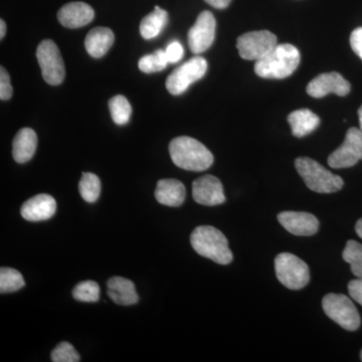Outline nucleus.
<instances>
[{
	"mask_svg": "<svg viewBox=\"0 0 362 362\" xmlns=\"http://www.w3.org/2000/svg\"><path fill=\"white\" fill-rule=\"evenodd\" d=\"M277 45V37L269 30L246 33L237 40L240 56L247 61L258 62L265 58Z\"/></svg>",
	"mask_w": 362,
	"mask_h": 362,
	"instance_id": "obj_9",
	"label": "nucleus"
},
{
	"mask_svg": "<svg viewBox=\"0 0 362 362\" xmlns=\"http://www.w3.org/2000/svg\"><path fill=\"white\" fill-rule=\"evenodd\" d=\"M6 33V25L4 20L0 21V39L4 40Z\"/></svg>",
	"mask_w": 362,
	"mask_h": 362,
	"instance_id": "obj_35",
	"label": "nucleus"
},
{
	"mask_svg": "<svg viewBox=\"0 0 362 362\" xmlns=\"http://www.w3.org/2000/svg\"><path fill=\"white\" fill-rule=\"evenodd\" d=\"M358 118H359V129L362 131V106L358 110Z\"/></svg>",
	"mask_w": 362,
	"mask_h": 362,
	"instance_id": "obj_37",
	"label": "nucleus"
},
{
	"mask_svg": "<svg viewBox=\"0 0 362 362\" xmlns=\"http://www.w3.org/2000/svg\"><path fill=\"white\" fill-rule=\"evenodd\" d=\"M350 45L352 51L362 59V28H356L350 35Z\"/></svg>",
	"mask_w": 362,
	"mask_h": 362,
	"instance_id": "obj_33",
	"label": "nucleus"
},
{
	"mask_svg": "<svg viewBox=\"0 0 362 362\" xmlns=\"http://www.w3.org/2000/svg\"><path fill=\"white\" fill-rule=\"evenodd\" d=\"M342 258L349 264L352 274L357 278H362V245L356 240H349L342 252Z\"/></svg>",
	"mask_w": 362,
	"mask_h": 362,
	"instance_id": "obj_24",
	"label": "nucleus"
},
{
	"mask_svg": "<svg viewBox=\"0 0 362 362\" xmlns=\"http://www.w3.org/2000/svg\"><path fill=\"white\" fill-rule=\"evenodd\" d=\"M25 284L23 275L16 269H0V292L2 294L18 291Z\"/></svg>",
	"mask_w": 362,
	"mask_h": 362,
	"instance_id": "obj_27",
	"label": "nucleus"
},
{
	"mask_svg": "<svg viewBox=\"0 0 362 362\" xmlns=\"http://www.w3.org/2000/svg\"><path fill=\"white\" fill-rule=\"evenodd\" d=\"M13 86L11 84V77L4 66L0 68V99L2 101L11 99L13 96Z\"/></svg>",
	"mask_w": 362,
	"mask_h": 362,
	"instance_id": "obj_30",
	"label": "nucleus"
},
{
	"mask_svg": "<svg viewBox=\"0 0 362 362\" xmlns=\"http://www.w3.org/2000/svg\"><path fill=\"white\" fill-rule=\"evenodd\" d=\"M351 86L349 81L345 80L340 74L325 73L317 76L307 86L309 96L320 99L329 94H335L339 97H345L349 94Z\"/></svg>",
	"mask_w": 362,
	"mask_h": 362,
	"instance_id": "obj_12",
	"label": "nucleus"
},
{
	"mask_svg": "<svg viewBox=\"0 0 362 362\" xmlns=\"http://www.w3.org/2000/svg\"><path fill=\"white\" fill-rule=\"evenodd\" d=\"M295 168L309 189L318 194H333L339 192L344 185L340 176L330 173L320 163L309 158L299 157L295 160Z\"/></svg>",
	"mask_w": 362,
	"mask_h": 362,
	"instance_id": "obj_4",
	"label": "nucleus"
},
{
	"mask_svg": "<svg viewBox=\"0 0 362 362\" xmlns=\"http://www.w3.org/2000/svg\"><path fill=\"white\" fill-rule=\"evenodd\" d=\"M78 190L85 202L93 204L101 194V181L94 173H84L78 183Z\"/></svg>",
	"mask_w": 362,
	"mask_h": 362,
	"instance_id": "obj_23",
	"label": "nucleus"
},
{
	"mask_svg": "<svg viewBox=\"0 0 362 362\" xmlns=\"http://www.w3.org/2000/svg\"><path fill=\"white\" fill-rule=\"evenodd\" d=\"M37 136L30 128H23L14 137L13 156L18 163L30 161L37 151Z\"/></svg>",
	"mask_w": 362,
	"mask_h": 362,
	"instance_id": "obj_20",
	"label": "nucleus"
},
{
	"mask_svg": "<svg viewBox=\"0 0 362 362\" xmlns=\"http://www.w3.org/2000/svg\"><path fill=\"white\" fill-rule=\"evenodd\" d=\"M108 295L114 303L130 306L139 301V296L136 292L135 285L132 281L123 277H112L107 282Z\"/></svg>",
	"mask_w": 362,
	"mask_h": 362,
	"instance_id": "obj_18",
	"label": "nucleus"
},
{
	"mask_svg": "<svg viewBox=\"0 0 362 362\" xmlns=\"http://www.w3.org/2000/svg\"><path fill=\"white\" fill-rule=\"evenodd\" d=\"M52 361L54 362H78L80 356L75 347L69 342H61L52 350Z\"/></svg>",
	"mask_w": 362,
	"mask_h": 362,
	"instance_id": "obj_29",
	"label": "nucleus"
},
{
	"mask_svg": "<svg viewBox=\"0 0 362 362\" xmlns=\"http://www.w3.org/2000/svg\"><path fill=\"white\" fill-rule=\"evenodd\" d=\"M192 197L202 206H214L226 202L221 180L214 175H204L192 183Z\"/></svg>",
	"mask_w": 362,
	"mask_h": 362,
	"instance_id": "obj_13",
	"label": "nucleus"
},
{
	"mask_svg": "<svg viewBox=\"0 0 362 362\" xmlns=\"http://www.w3.org/2000/svg\"><path fill=\"white\" fill-rule=\"evenodd\" d=\"M361 361H362V350H361Z\"/></svg>",
	"mask_w": 362,
	"mask_h": 362,
	"instance_id": "obj_38",
	"label": "nucleus"
},
{
	"mask_svg": "<svg viewBox=\"0 0 362 362\" xmlns=\"http://www.w3.org/2000/svg\"><path fill=\"white\" fill-rule=\"evenodd\" d=\"M94 9L85 2H70L59 9L58 20L68 28H78L89 25L94 20Z\"/></svg>",
	"mask_w": 362,
	"mask_h": 362,
	"instance_id": "obj_16",
	"label": "nucleus"
},
{
	"mask_svg": "<svg viewBox=\"0 0 362 362\" xmlns=\"http://www.w3.org/2000/svg\"><path fill=\"white\" fill-rule=\"evenodd\" d=\"M281 226L298 237H310L319 230V221L312 214L304 211H282L278 214Z\"/></svg>",
	"mask_w": 362,
	"mask_h": 362,
	"instance_id": "obj_14",
	"label": "nucleus"
},
{
	"mask_svg": "<svg viewBox=\"0 0 362 362\" xmlns=\"http://www.w3.org/2000/svg\"><path fill=\"white\" fill-rule=\"evenodd\" d=\"M171 160L188 171H204L214 163V156L202 143L187 136L175 138L169 144Z\"/></svg>",
	"mask_w": 362,
	"mask_h": 362,
	"instance_id": "obj_1",
	"label": "nucleus"
},
{
	"mask_svg": "<svg viewBox=\"0 0 362 362\" xmlns=\"http://www.w3.org/2000/svg\"><path fill=\"white\" fill-rule=\"evenodd\" d=\"M168 14L159 6L154 7L153 13L145 16L140 23V33L143 39L151 40L157 37L168 23Z\"/></svg>",
	"mask_w": 362,
	"mask_h": 362,
	"instance_id": "obj_22",
	"label": "nucleus"
},
{
	"mask_svg": "<svg viewBox=\"0 0 362 362\" xmlns=\"http://www.w3.org/2000/svg\"><path fill=\"white\" fill-rule=\"evenodd\" d=\"M187 195L185 185L177 180H161L157 183L156 199L159 204L168 206H180Z\"/></svg>",
	"mask_w": 362,
	"mask_h": 362,
	"instance_id": "obj_17",
	"label": "nucleus"
},
{
	"mask_svg": "<svg viewBox=\"0 0 362 362\" xmlns=\"http://www.w3.org/2000/svg\"><path fill=\"white\" fill-rule=\"evenodd\" d=\"M300 52L290 44L276 45L268 54L255 64V73L264 78H285L297 70Z\"/></svg>",
	"mask_w": 362,
	"mask_h": 362,
	"instance_id": "obj_2",
	"label": "nucleus"
},
{
	"mask_svg": "<svg viewBox=\"0 0 362 362\" xmlns=\"http://www.w3.org/2000/svg\"><path fill=\"white\" fill-rule=\"evenodd\" d=\"M57 202L49 194H37L26 201L21 209V216L28 221H47L54 216Z\"/></svg>",
	"mask_w": 362,
	"mask_h": 362,
	"instance_id": "obj_15",
	"label": "nucleus"
},
{
	"mask_svg": "<svg viewBox=\"0 0 362 362\" xmlns=\"http://www.w3.org/2000/svg\"><path fill=\"white\" fill-rule=\"evenodd\" d=\"M275 271L279 282L290 290L302 289L310 281L308 265L290 252H282L276 257Z\"/></svg>",
	"mask_w": 362,
	"mask_h": 362,
	"instance_id": "obj_5",
	"label": "nucleus"
},
{
	"mask_svg": "<svg viewBox=\"0 0 362 362\" xmlns=\"http://www.w3.org/2000/svg\"><path fill=\"white\" fill-rule=\"evenodd\" d=\"M292 134L297 138L311 134L320 124V118L309 109H300L288 116Z\"/></svg>",
	"mask_w": 362,
	"mask_h": 362,
	"instance_id": "obj_21",
	"label": "nucleus"
},
{
	"mask_svg": "<svg viewBox=\"0 0 362 362\" xmlns=\"http://www.w3.org/2000/svg\"><path fill=\"white\" fill-rule=\"evenodd\" d=\"M73 296L80 302H98L100 299L99 285L95 281H83L74 288Z\"/></svg>",
	"mask_w": 362,
	"mask_h": 362,
	"instance_id": "obj_28",
	"label": "nucleus"
},
{
	"mask_svg": "<svg viewBox=\"0 0 362 362\" xmlns=\"http://www.w3.org/2000/svg\"><path fill=\"white\" fill-rule=\"evenodd\" d=\"M169 64L165 51L157 49L153 54H147L139 59V70L145 74L157 73L163 71Z\"/></svg>",
	"mask_w": 362,
	"mask_h": 362,
	"instance_id": "obj_26",
	"label": "nucleus"
},
{
	"mask_svg": "<svg viewBox=\"0 0 362 362\" xmlns=\"http://www.w3.org/2000/svg\"><path fill=\"white\" fill-rule=\"evenodd\" d=\"M207 62L202 57H194L187 63L176 68L166 80V88L171 95L178 96L188 89L190 85L204 77Z\"/></svg>",
	"mask_w": 362,
	"mask_h": 362,
	"instance_id": "obj_8",
	"label": "nucleus"
},
{
	"mask_svg": "<svg viewBox=\"0 0 362 362\" xmlns=\"http://www.w3.org/2000/svg\"><path fill=\"white\" fill-rule=\"evenodd\" d=\"M350 297L362 306V278L350 281L349 284Z\"/></svg>",
	"mask_w": 362,
	"mask_h": 362,
	"instance_id": "obj_32",
	"label": "nucleus"
},
{
	"mask_svg": "<svg viewBox=\"0 0 362 362\" xmlns=\"http://www.w3.org/2000/svg\"><path fill=\"white\" fill-rule=\"evenodd\" d=\"M190 243L195 252L221 265L233 261V252L228 239L218 228L211 226H197L190 235Z\"/></svg>",
	"mask_w": 362,
	"mask_h": 362,
	"instance_id": "obj_3",
	"label": "nucleus"
},
{
	"mask_svg": "<svg viewBox=\"0 0 362 362\" xmlns=\"http://www.w3.org/2000/svg\"><path fill=\"white\" fill-rule=\"evenodd\" d=\"M114 33L108 28H95L90 30L85 40L88 54L95 59L102 58L113 45Z\"/></svg>",
	"mask_w": 362,
	"mask_h": 362,
	"instance_id": "obj_19",
	"label": "nucleus"
},
{
	"mask_svg": "<svg viewBox=\"0 0 362 362\" xmlns=\"http://www.w3.org/2000/svg\"><path fill=\"white\" fill-rule=\"evenodd\" d=\"M37 59L42 78L47 84L58 86L63 83L66 76L65 64L54 42L42 40L37 47Z\"/></svg>",
	"mask_w": 362,
	"mask_h": 362,
	"instance_id": "obj_7",
	"label": "nucleus"
},
{
	"mask_svg": "<svg viewBox=\"0 0 362 362\" xmlns=\"http://www.w3.org/2000/svg\"><path fill=\"white\" fill-rule=\"evenodd\" d=\"M362 159V131L352 127L347 131L344 141L328 157V165L335 169L349 168Z\"/></svg>",
	"mask_w": 362,
	"mask_h": 362,
	"instance_id": "obj_10",
	"label": "nucleus"
},
{
	"mask_svg": "<svg viewBox=\"0 0 362 362\" xmlns=\"http://www.w3.org/2000/svg\"><path fill=\"white\" fill-rule=\"evenodd\" d=\"M322 308L324 313L343 329L356 331L361 326V315L356 305L346 295L334 293L326 295L322 300Z\"/></svg>",
	"mask_w": 362,
	"mask_h": 362,
	"instance_id": "obj_6",
	"label": "nucleus"
},
{
	"mask_svg": "<svg viewBox=\"0 0 362 362\" xmlns=\"http://www.w3.org/2000/svg\"><path fill=\"white\" fill-rule=\"evenodd\" d=\"M165 52L168 62L171 64L180 62V59H182L183 54H185L182 45L178 42H171V44L166 47Z\"/></svg>",
	"mask_w": 362,
	"mask_h": 362,
	"instance_id": "obj_31",
	"label": "nucleus"
},
{
	"mask_svg": "<svg viewBox=\"0 0 362 362\" xmlns=\"http://www.w3.org/2000/svg\"><path fill=\"white\" fill-rule=\"evenodd\" d=\"M209 6L218 9H225L230 6L232 0H204Z\"/></svg>",
	"mask_w": 362,
	"mask_h": 362,
	"instance_id": "obj_34",
	"label": "nucleus"
},
{
	"mask_svg": "<svg viewBox=\"0 0 362 362\" xmlns=\"http://www.w3.org/2000/svg\"><path fill=\"white\" fill-rule=\"evenodd\" d=\"M216 18L211 11H202L188 32V45L195 54L207 51L216 37Z\"/></svg>",
	"mask_w": 362,
	"mask_h": 362,
	"instance_id": "obj_11",
	"label": "nucleus"
},
{
	"mask_svg": "<svg viewBox=\"0 0 362 362\" xmlns=\"http://www.w3.org/2000/svg\"><path fill=\"white\" fill-rule=\"evenodd\" d=\"M356 232L357 235L362 239V218L357 221L356 225Z\"/></svg>",
	"mask_w": 362,
	"mask_h": 362,
	"instance_id": "obj_36",
	"label": "nucleus"
},
{
	"mask_svg": "<svg viewBox=\"0 0 362 362\" xmlns=\"http://www.w3.org/2000/svg\"><path fill=\"white\" fill-rule=\"evenodd\" d=\"M109 109H110L112 119L117 125H125L129 121L132 114V107L127 98L118 95L112 98L109 101Z\"/></svg>",
	"mask_w": 362,
	"mask_h": 362,
	"instance_id": "obj_25",
	"label": "nucleus"
}]
</instances>
